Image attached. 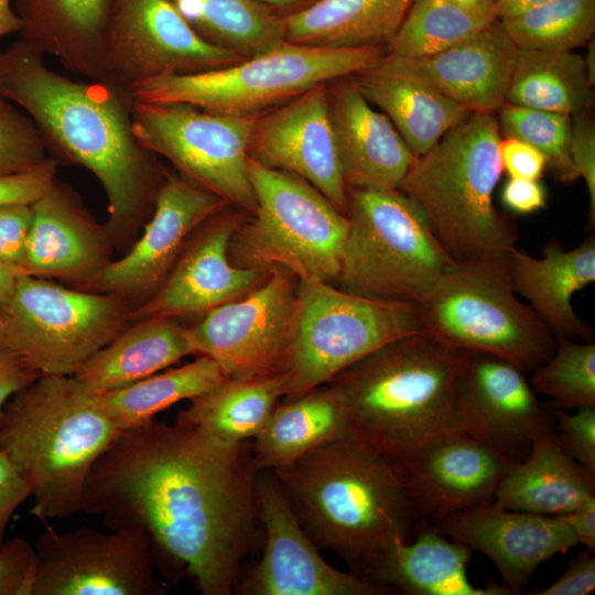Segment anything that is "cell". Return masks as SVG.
Returning a JSON list of instances; mask_svg holds the SVG:
<instances>
[{
    "label": "cell",
    "mask_w": 595,
    "mask_h": 595,
    "mask_svg": "<svg viewBox=\"0 0 595 595\" xmlns=\"http://www.w3.org/2000/svg\"><path fill=\"white\" fill-rule=\"evenodd\" d=\"M34 547L23 538L0 543V595H29Z\"/></svg>",
    "instance_id": "47"
},
{
    "label": "cell",
    "mask_w": 595,
    "mask_h": 595,
    "mask_svg": "<svg viewBox=\"0 0 595 595\" xmlns=\"http://www.w3.org/2000/svg\"><path fill=\"white\" fill-rule=\"evenodd\" d=\"M206 41L244 57L285 41L283 17L256 0H167Z\"/></svg>",
    "instance_id": "38"
},
{
    "label": "cell",
    "mask_w": 595,
    "mask_h": 595,
    "mask_svg": "<svg viewBox=\"0 0 595 595\" xmlns=\"http://www.w3.org/2000/svg\"><path fill=\"white\" fill-rule=\"evenodd\" d=\"M578 545L595 550V497L586 500L572 512L564 515Z\"/></svg>",
    "instance_id": "54"
},
{
    "label": "cell",
    "mask_w": 595,
    "mask_h": 595,
    "mask_svg": "<svg viewBox=\"0 0 595 595\" xmlns=\"http://www.w3.org/2000/svg\"><path fill=\"white\" fill-rule=\"evenodd\" d=\"M385 52L382 46L328 47L285 40L224 67L145 79L133 85L130 94L142 102H181L214 113L260 115L315 86L367 69Z\"/></svg>",
    "instance_id": "8"
},
{
    "label": "cell",
    "mask_w": 595,
    "mask_h": 595,
    "mask_svg": "<svg viewBox=\"0 0 595 595\" xmlns=\"http://www.w3.org/2000/svg\"><path fill=\"white\" fill-rule=\"evenodd\" d=\"M518 47L499 20L437 54L410 58L387 53L385 63L464 106L495 112L507 102Z\"/></svg>",
    "instance_id": "24"
},
{
    "label": "cell",
    "mask_w": 595,
    "mask_h": 595,
    "mask_svg": "<svg viewBox=\"0 0 595 595\" xmlns=\"http://www.w3.org/2000/svg\"><path fill=\"white\" fill-rule=\"evenodd\" d=\"M252 441L221 442L155 419L123 432L94 465L82 511L140 529L203 595H231L258 519Z\"/></svg>",
    "instance_id": "1"
},
{
    "label": "cell",
    "mask_w": 595,
    "mask_h": 595,
    "mask_svg": "<svg viewBox=\"0 0 595 595\" xmlns=\"http://www.w3.org/2000/svg\"><path fill=\"white\" fill-rule=\"evenodd\" d=\"M48 158L32 119L15 104L0 96V175L33 169Z\"/></svg>",
    "instance_id": "43"
},
{
    "label": "cell",
    "mask_w": 595,
    "mask_h": 595,
    "mask_svg": "<svg viewBox=\"0 0 595 595\" xmlns=\"http://www.w3.org/2000/svg\"><path fill=\"white\" fill-rule=\"evenodd\" d=\"M248 173L256 208L231 238V262L267 270L281 267L298 280L337 281L347 216L294 174L251 158Z\"/></svg>",
    "instance_id": "9"
},
{
    "label": "cell",
    "mask_w": 595,
    "mask_h": 595,
    "mask_svg": "<svg viewBox=\"0 0 595 595\" xmlns=\"http://www.w3.org/2000/svg\"><path fill=\"white\" fill-rule=\"evenodd\" d=\"M441 533L477 550L497 566L502 585L520 593L547 560L577 547L564 516H544L488 504L431 523Z\"/></svg>",
    "instance_id": "23"
},
{
    "label": "cell",
    "mask_w": 595,
    "mask_h": 595,
    "mask_svg": "<svg viewBox=\"0 0 595 595\" xmlns=\"http://www.w3.org/2000/svg\"><path fill=\"white\" fill-rule=\"evenodd\" d=\"M595 588V558L584 549L575 556L565 572L538 595H586Z\"/></svg>",
    "instance_id": "50"
},
{
    "label": "cell",
    "mask_w": 595,
    "mask_h": 595,
    "mask_svg": "<svg viewBox=\"0 0 595 595\" xmlns=\"http://www.w3.org/2000/svg\"><path fill=\"white\" fill-rule=\"evenodd\" d=\"M497 112L501 137L517 138L539 150L558 181L573 183L578 178L570 155V116L509 102Z\"/></svg>",
    "instance_id": "42"
},
{
    "label": "cell",
    "mask_w": 595,
    "mask_h": 595,
    "mask_svg": "<svg viewBox=\"0 0 595 595\" xmlns=\"http://www.w3.org/2000/svg\"><path fill=\"white\" fill-rule=\"evenodd\" d=\"M339 288L419 305L456 266L419 205L400 190L347 188Z\"/></svg>",
    "instance_id": "7"
},
{
    "label": "cell",
    "mask_w": 595,
    "mask_h": 595,
    "mask_svg": "<svg viewBox=\"0 0 595 595\" xmlns=\"http://www.w3.org/2000/svg\"><path fill=\"white\" fill-rule=\"evenodd\" d=\"M130 310L117 294L20 274L0 302V345L39 375L74 376L126 327Z\"/></svg>",
    "instance_id": "11"
},
{
    "label": "cell",
    "mask_w": 595,
    "mask_h": 595,
    "mask_svg": "<svg viewBox=\"0 0 595 595\" xmlns=\"http://www.w3.org/2000/svg\"><path fill=\"white\" fill-rule=\"evenodd\" d=\"M25 274L63 280L82 289L110 262L111 237L75 193L55 180L32 204Z\"/></svg>",
    "instance_id": "25"
},
{
    "label": "cell",
    "mask_w": 595,
    "mask_h": 595,
    "mask_svg": "<svg viewBox=\"0 0 595 595\" xmlns=\"http://www.w3.org/2000/svg\"><path fill=\"white\" fill-rule=\"evenodd\" d=\"M256 1L264 6L266 8L270 9L271 11H273V9H293V8H295L294 11H296L298 6L300 7L299 8L300 10L311 4L315 0H256Z\"/></svg>",
    "instance_id": "59"
},
{
    "label": "cell",
    "mask_w": 595,
    "mask_h": 595,
    "mask_svg": "<svg viewBox=\"0 0 595 595\" xmlns=\"http://www.w3.org/2000/svg\"><path fill=\"white\" fill-rule=\"evenodd\" d=\"M595 497V474L561 448L553 429L537 435L527 455L505 475L494 504L544 516H564Z\"/></svg>",
    "instance_id": "30"
},
{
    "label": "cell",
    "mask_w": 595,
    "mask_h": 595,
    "mask_svg": "<svg viewBox=\"0 0 595 595\" xmlns=\"http://www.w3.org/2000/svg\"><path fill=\"white\" fill-rule=\"evenodd\" d=\"M21 21L10 0H0V37L20 32Z\"/></svg>",
    "instance_id": "56"
},
{
    "label": "cell",
    "mask_w": 595,
    "mask_h": 595,
    "mask_svg": "<svg viewBox=\"0 0 595 595\" xmlns=\"http://www.w3.org/2000/svg\"><path fill=\"white\" fill-rule=\"evenodd\" d=\"M497 20L448 0H413L385 50L410 58L431 56L468 40Z\"/></svg>",
    "instance_id": "39"
},
{
    "label": "cell",
    "mask_w": 595,
    "mask_h": 595,
    "mask_svg": "<svg viewBox=\"0 0 595 595\" xmlns=\"http://www.w3.org/2000/svg\"><path fill=\"white\" fill-rule=\"evenodd\" d=\"M418 309L422 331L454 348L505 359L524 374L555 349V337L517 298L502 263H456Z\"/></svg>",
    "instance_id": "10"
},
{
    "label": "cell",
    "mask_w": 595,
    "mask_h": 595,
    "mask_svg": "<svg viewBox=\"0 0 595 595\" xmlns=\"http://www.w3.org/2000/svg\"><path fill=\"white\" fill-rule=\"evenodd\" d=\"M413 0H315L283 15L285 40L328 47H386Z\"/></svg>",
    "instance_id": "34"
},
{
    "label": "cell",
    "mask_w": 595,
    "mask_h": 595,
    "mask_svg": "<svg viewBox=\"0 0 595 595\" xmlns=\"http://www.w3.org/2000/svg\"><path fill=\"white\" fill-rule=\"evenodd\" d=\"M34 545L29 595H162L151 542L140 529L58 532L46 521Z\"/></svg>",
    "instance_id": "15"
},
{
    "label": "cell",
    "mask_w": 595,
    "mask_h": 595,
    "mask_svg": "<svg viewBox=\"0 0 595 595\" xmlns=\"http://www.w3.org/2000/svg\"><path fill=\"white\" fill-rule=\"evenodd\" d=\"M194 355L186 326L175 317L134 321L95 353L74 375L90 392L105 393L170 368Z\"/></svg>",
    "instance_id": "32"
},
{
    "label": "cell",
    "mask_w": 595,
    "mask_h": 595,
    "mask_svg": "<svg viewBox=\"0 0 595 595\" xmlns=\"http://www.w3.org/2000/svg\"><path fill=\"white\" fill-rule=\"evenodd\" d=\"M250 158L303 178L346 215L347 187L331 123L326 85L315 86L261 113L252 132Z\"/></svg>",
    "instance_id": "22"
},
{
    "label": "cell",
    "mask_w": 595,
    "mask_h": 595,
    "mask_svg": "<svg viewBox=\"0 0 595 595\" xmlns=\"http://www.w3.org/2000/svg\"><path fill=\"white\" fill-rule=\"evenodd\" d=\"M592 87L573 51L518 50L507 102L572 117L589 110Z\"/></svg>",
    "instance_id": "36"
},
{
    "label": "cell",
    "mask_w": 595,
    "mask_h": 595,
    "mask_svg": "<svg viewBox=\"0 0 595 595\" xmlns=\"http://www.w3.org/2000/svg\"><path fill=\"white\" fill-rule=\"evenodd\" d=\"M500 139L494 112H472L415 158L399 185L456 263L506 264L516 246L515 227L494 205Z\"/></svg>",
    "instance_id": "6"
},
{
    "label": "cell",
    "mask_w": 595,
    "mask_h": 595,
    "mask_svg": "<svg viewBox=\"0 0 595 595\" xmlns=\"http://www.w3.org/2000/svg\"><path fill=\"white\" fill-rule=\"evenodd\" d=\"M506 268L515 292L530 302L555 338L594 342L592 327L576 314L571 302L577 291L595 281L594 236L573 249L551 240L541 258L515 246L507 256Z\"/></svg>",
    "instance_id": "27"
},
{
    "label": "cell",
    "mask_w": 595,
    "mask_h": 595,
    "mask_svg": "<svg viewBox=\"0 0 595 595\" xmlns=\"http://www.w3.org/2000/svg\"><path fill=\"white\" fill-rule=\"evenodd\" d=\"M570 155L588 192V219L595 221V126L588 110L571 117Z\"/></svg>",
    "instance_id": "46"
},
{
    "label": "cell",
    "mask_w": 595,
    "mask_h": 595,
    "mask_svg": "<svg viewBox=\"0 0 595 595\" xmlns=\"http://www.w3.org/2000/svg\"><path fill=\"white\" fill-rule=\"evenodd\" d=\"M448 1L458 7H462L466 10H469L476 13L496 17V13H495L496 0H448Z\"/></svg>",
    "instance_id": "57"
},
{
    "label": "cell",
    "mask_w": 595,
    "mask_h": 595,
    "mask_svg": "<svg viewBox=\"0 0 595 595\" xmlns=\"http://www.w3.org/2000/svg\"><path fill=\"white\" fill-rule=\"evenodd\" d=\"M465 353L421 331L342 370L328 383L345 402L351 435L399 465L434 440L464 431L457 388Z\"/></svg>",
    "instance_id": "4"
},
{
    "label": "cell",
    "mask_w": 595,
    "mask_h": 595,
    "mask_svg": "<svg viewBox=\"0 0 595 595\" xmlns=\"http://www.w3.org/2000/svg\"><path fill=\"white\" fill-rule=\"evenodd\" d=\"M0 96L32 119L55 161L96 176L107 197L111 240H130L151 216L166 173L133 133L130 90L56 73L20 37L0 53Z\"/></svg>",
    "instance_id": "2"
},
{
    "label": "cell",
    "mask_w": 595,
    "mask_h": 595,
    "mask_svg": "<svg viewBox=\"0 0 595 595\" xmlns=\"http://www.w3.org/2000/svg\"><path fill=\"white\" fill-rule=\"evenodd\" d=\"M32 217V205L0 206V263L19 274H25L26 244Z\"/></svg>",
    "instance_id": "45"
},
{
    "label": "cell",
    "mask_w": 595,
    "mask_h": 595,
    "mask_svg": "<svg viewBox=\"0 0 595 595\" xmlns=\"http://www.w3.org/2000/svg\"><path fill=\"white\" fill-rule=\"evenodd\" d=\"M241 212L223 209L193 234L162 285L131 307L129 321L204 314L244 296L270 270L240 267L229 258V245L244 221Z\"/></svg>",
    "instance_id": "20"
},
{
    "label": "cell",
    "mask_w": 595,
    "mask_h": 595,
    "mask_svg": "<svg viewBox=\"0 0 595 595\" xmlns=\"http://www.w3.org/2000/svg\"><path fill=\"white\" fill-rule=\"evenodd\" d=\"M418 305L299 279L283 400L298 398L381 346L421 332Z\"/></svg>",
    "instance_id": "12"
},
{
    "label": "cell",
    "mask_w": 595,
    "mask_h": 595,
    "mask_svg": "<svg viewBox=\"0 0 595 595\" xmlns=\"http://www.w3.org/2000/svg\"><path fill=\"white\" fill-rule=\"evenodd\" d=\"M558 422L556 440L566 455L595 474V407L575 412L553 409Z\"/></svg>",
    "instance_id": "44"
},
{
    "label": "cell",
    "mask_w": 595,
    "mask_h": 595,
    "mask_svg": "<svg viewBox=\"0 0 595 595\" xmlns=\"http://www.w3.org/2000/svg\"><path fill=\"white\" fill-rule=\"evenodd\" d=\"M500 197L506 208L521 215L536 213L547 206V190L539 180L509 177Z\"/></svg>",
    "instance_id": "52"
},
{
    "label": "cell",
    "mask_w": 595,
    "mask_h": 595,
    "mask_svg": "<svg viewBox=\"0 0 595 595\" xmlns=\"http://www.w3.org/2000/svg\"><path fill=\"white\" fill-rule=\"evenodd\" d=\"M123 433L74 376L40 375L0 415V452L34 498L30 515L66 519L82 511L89 474Z\"/></svg>",
    "instance_id": "5"
},
{
    "label": "cell",
    "mask_w": 595,
    "mask_h": 595,
    "mask_svg": "<svg viewBox=\"0 0 595 595\" xmlns=\"http://www.w3.org/2000/svg\"><path fill=\"white\" fill-rule=\"evenodd\" d=\"M298 278L281 267L241 298L204 313L187 327L194 355L214 360L226 378L263 379L288 368Z\"/></svg>",
    "instance_id": "14"
},
{
    "label": "cell",
    "mask_w": 595,
    "mask_h": 595,
    "mask_svg": "<svg viewBox=\"0 0 595 595\" xmlns=\"http://www.w3.org/2000/svg\"><path fill=\"white\" fill-rule=\"evenodd\" d=\"M498 20L518 50L573 51L594 40L595 0H551Z\"/></svg>",
    "instance_id": "40"
},
{
    "label": "cell",
    "mask_w": 595,
    "mask_h": 595,
    "mask_svg": "<svg viewBox=\"0 0 595 595\" xmlns=\"http://www.w3.org/2000/svg\"><path fill=\"white\" fill-rule=\"evenodd\" d=\"M530 385L552 409L595 407V343L555 338L552 356L533 370Z\"/></svg>",
    "instance_id": "41"
},
{
    "label": "cell",
    "mask_w": 595,
    "mask_h": 595,
    "mask_svg": "<svg viewBox=\"0 0 595 595\" xmlns=\"http://www.w3.org/2000/svg\"><path fill=\"white\" fill-rule=\"evenodd\" d=\"M516 461L465 432L447 433L396 465L419 521L493 504Z\"/></svg>",
    "instance_id": "19"
},
{
    "label": "cell",
    "mask_w": 595,
    "mask_h": 595,
    "mask_svg": "<svg viewBox=\"0 0 595 595\" xmlns=\"http://www.w3.org/2000/svg\"><path fill=\"white\" fill-rule=\"evenodd\" d=\"M18 275V272L0 263V302L10 295Z\"/></svg>",
    "instance_id": "58"
},
{
    "label": "cell",
    "mask_w": 595,
    "mask_h": 595,
    "mask_svg": "<svg viewBox=\"0 0 595 595\" xmlns=\"http://www.w3.org/2000/svg\"><path fill=\"white\" fill-rule=\"evenodd\" d=\"M587 45H588V50H587L586 56L584 58V63H585V68H586L588 80L594 86V84H595V45H594V40H592Z\"/></svg>",
    "instance_id": "60"
},
{
    "label": "cell",
    "mask_w": 595,
    "mask_h": 595,
    "mask_svg": "<svg viewBox=\"0 0 595 595\" xmlns=\"http://www.w3.org/2000/svg\"><path fill=\"white\" fill-rule=\"evenodd\" d=\"M258 519L266 532L260 561L241 575L242 595H385L389 588L340 571L320 554L301 527L272 472L256 480Z\"/></svg>",
    "instance_id": "17"
},
{
    "label": "cell",
    "mask_w": 595,
    "mask_h": 595,
    "mask_svg": "<svg viewBox=\"0 0 595 595\" xmlns=\"http://www.w3.org/2000/svg\"><path fill=\"white\" fill-rule=\"evenodd\" d=\"M40 375L0 345V415L6 403Z\"/></svg>",
    "instance_id": "53"
},
{
    "label": "cell",
    "mask_w": 595,
    "mask_h": 595,
    "mask_svg": "<svg viewBox=\"0 0 595 595\" xmlns=\"http://www.w3.org/2000/svg\"><path fill=\"white\" fill-rule=\"evenodd\" d=\"M116 0H17L21 39L71 73L105 82L106 40Z\"/></svg>",
    "instance_id": "28"
},
{
    "label": "cell",
    "mask_w": 595,
    "mask_h": 595,
    "mask_svg": "<svg viewBox=\"0 0 595 595\" xmlns=\"http://www.w3.org/2000/svg\"><path fill=\"white\" fill-rule=\"evenodd\" d=\"M303 530L361 576L418 520L398 467L350 435L272 472Z\"/></svg>",
    "instance_id": "3"
},
{
    "label": "cell",
    "mask_w": 595,
    "mask_h": 595,
    "mask_svg": "<svg viewBox=\"0 0 595 595\" xmlns=\"http://www.w3.org/2000/svg\"><path fill=\"white\" fill-rule=\"evenodd\" d=\"M351 435L347 408L337 391L325 383L278 403L252 441L258 472L290 466L312 451Z\"/></svg>",
    "instance_id": "33"
},
{
    "label": "cell",
    "mask_w": 595,
    "mask_h": 595,
    "mask_svg": "<svg viewBox=\"0 0 595 595\" xmlns=\"http://www.w3.org/2000/svg\"><path fill=\"white\" fill-rule=\"evenodd\" d=\"M57 161L48 158L42 164L14 174L0 175V206L35 203L56 180Z\"/></svg>",
    "instance_id": "48"
},
{
    "label": "cell",
    "mask_w": 595,
    "mask_h": 595,
    "mask_svg": "<svg viewBox=\"0 0 595 595\" xmlns=\"http://www.w3.org/2000/svg\"><path fill=\"white\" fill-rule=\"evenodd\" d=\"M365 98L392 122L415 158L431 150L472 112L434 88L383 62L355 74Z\"/></svg>",
    "instance_id": "31"
},
{
    "label": "cell",
    "mask_w": 595,
    "mask_h": 595,
    "mask_svg": "<svg viewBox=\"0 0 595 595\" xmlns=\"http://www.w3.org/2000/svg\"><path fill=\"white\" fill-rule=\"evenodd\" d=\"M340 79L333 82L327 95L346 187L399 188L415 156L388 117L365 98L354 80Z\"/></svg>",
    "instance_id": "26"
},
{
    "label": "cell",
    "mask_w": 595,
    "mask_h": 595,
    "mask_svg": "<svg viewBox=\"0 0 595 595\" xmlns=\"http://www.w3.org/2000/svg\"><path fill=\"white\" fill-rule=\"evenodd\" d=\"M286 375L263 379L225 378L190 400L175 421L196 426L225 443L253 441L284 398Z\"/></svg>",
    "instance_id": "35"
},
{
    "label": "cell",
    "mask_w": 595,
    "mask_h": 595,
    "mask_svg": "<svg viewBox=\"0 0 595 595\" xmlns=\"http://www.w3.org/2000/svg\"><path fill=\"white\" fill-rule=\"evenodd\" d=\"M244 58L213 44L167 0H116L106 40V80L130 88L164 74H194Z\"/></svg>",
    "instance_id": "16"
},
{
    "label": "cell",
    "mask_w": 595,
    "mask_h": 595,
    "mask_svg": "<svg viewBox=\"0 0 595 595\" xmlns=\"http://www.w3.org/2000/svg\"><path fill=\"white\" fill-rule=\"evenodd\" d=\"M260 115H221L181 102L134 100L132 129L145 149L170 161L178 173L252 214L256 198L248 162Z\"/></svg>",
    "instance_id": "13"
},
{
    "label": "cell",
    "mask_w": 595,
    "mask_h": 595,
    "mask_svg": "<svg viewBox=\"0 0 595 595\" xmlns=\"http://www.w3.org/2000/svg\"><path fill=\"white\" fill-rule=\"evenodd\" d=\"M418 529L414 540L394 544L361 577L408 595H512L502 584L473 585L470 549L424 521Z\"/></svg>",
    "instance_id": "29"
},
{
    "label": "cell",
    "mask_w": 595,
    "mask_h": 595,
    "mask_svg": "<svg viewBox=\"0 0 595 595\" xmlns=\"http://www.w3.org/2000/svg\"><path fill=\"white\" fill-rule=\"evenodd\" d=\"M548 1L551 0H496L495 13L497 19H504Z\"/></svg>",
    "instance_id": "55"
},
{
    "label": "cell",
    "mask_w": 595,
    "mask_h": 595,
    "mask_svg": "<svg viewBox=\"0 0 595 595\" xmlns=\"http://www.w3.org/2000/svg\"><path fill=\"white\" fill-rule=\"evenodd\" d=\"M31 496L30 489L9 458L0 452V543L15 510Z\"/></svg>",
    "instance_id": "51"
},
{
    "label": "cell",
    "mask_w": 595,
    "mask_h": 595,
    "mask_svg": "<svg viewBox=\"0 0 595 595\" xmlns=\"http://www.w3.org/2000/svg\"><path fill=\"white\" fill-rule=\"evenodd\" d=\"M219 366L206 356L177 368L153 374L120 389L97 394L123 432L139 428L183 401L210 390L225 379Z\"/></svg>",
    "instance_id": "37"
},
{
    "label": "cell",
    "mask_w": 595,
    "mask_h": 595,
    "mask_svg": "<svg viewBox=\"0 0 595 595\" xmlns=\"http://www.w3.org/2000/svg\"><path fill=\"white\" fill-rule=\"evenodd\" d=\"M228 205L181 173L166 172L142 235L82 289L142 303L165 281L199 226Z\"/></svg>",
    "instance_id": "18"
},
{
    "label": "cell",
    "mask_w": 595,
    "mask_h": 595,
    "mask_svg": "<svg viewBox=\"0 0 595 595\" xmlns=\"http://www.w3.org/2000/svg\"><path fill=\"white\" fill-rule=\"evenodd\" d=\"M457 400L464 431L515 461L527 455L537 435L553 429L524 372L486 353L466 350Z\"/></svg>",
    "instance_id": "21"
},
{
    "label": "cell",
    "mask_w": 595,
    "mask_h": 595,
    "mask_svg": "<svg viewBox=\"0 0 595 595\" xmlns=\"http://www.w3.org/2000/svg\"><path fill=\"white\" fill-rule=\"evenodd\" d=\"M499 156L502 171H506L509 177L540 180L547 169L543 154L517 138L501 137Z\"/></svg>",
    "instance_id": "49"
}]
</instances>
